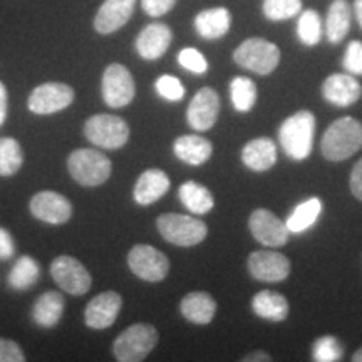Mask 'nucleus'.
<instances>
[{
    "label": "nucleus",
    "instance_id": "bb28decb",
    "mask_svg": "<svg viewBox=\"0 0 362 362\" xmlns=\"http://www.w3.org/2000/svg\"><path fill=\"white\" fill-rule=\"evenodd\" d=\"M252 309L262 319L282 322L288 315V302L282 293L262 291L252 298Z\"/></svg>",
    "mask_w": 362,
    "mask_h": 362
},
{
    "label": "nucleus",
    "instance_id": "5701e85b",
    "mask_svg": "<svg viewBox=\"0 0 362 362\" xmlns=\"http://www.w3.org/2000/svg\"><path fill=\"white\" fill-rule=\"evenodd\" d=\"M181 315L192 324L206 325L214 320L216 314L215 298L206 292H189L180 304Z\"/></svg>",
    "mask_w": 362,
    "mask_h": 362
},
{
    "label": "nucleus",
    "instance_id": "6e6552de",
    "mask_svg": "<svg viewBox=\"0 0 362 362\" xmlns=\"http://www.w3.org/2000/svg\"><path fill=\"white\" fill-rule=\"evenodd\" d=\"M128 267L136 277L146 282H161L170 272V260L165 253L151 245H134L128 253Z\"/></svg>",
    "mask_w": 362,
    "mask_h": 362
},
{
    "label": "nucleus",
    "instance_id": "9d476101",
    "mask_svg": "<svg viewBox=\"0 0 362 362\" xmlns=\"http://www.w3.org/2000/svg\"><path fill=\"white\" fill-rule=\"evenodd\" d=\"M74 101V89L64 83H45L35 88L29 96V110L34 115L47 116L69 107Z\"/></svg>",
    "mask_w": 362,
    "mask_h": 362
},
{
    "label": "nucleus",
    "instance_id": "0eeeda50",
    "mask_svg": "<svg viewBox=\"0 0 362 362\" xmlns=\"http://www.w3.org/2000/svg\"><path fill=\"white\" fill-rule=\"evenodd\" d=\"M84 134L90 143L104 149H119L129 139V126L123 117L94 115L84 124Z\"/></svg>",
    "mask_w": 362,
    "mask_h": 362
},
{
    "label": "nucleus",
    "instance_id": "393cba45",
    "mask_svg": "<svg viewBox=\"0 0 362 362\" xmlns=\"http://www.w3.org/2000/svg\"><path fill=\"white\" fill-rule=\"evenodd\" d=\"M64 314V297L59 292H45L35 300L33 319L39 327L52 329L61 322Z\"/></svg>",
    "mask_w": 362,
    "mask_h": 362
},
{
    "label": "nucleus",
    "instance_id": "a19ab883",
    "mask_svg": "<svg viewBox=\"0 0 362 362\" xmlns=\"http://www.w3.org/2000/svg\"><path fill=\"white\" fill-rule=\"evenodd\" d=\"M16 255V243L8 230L0 226V260H11Z\"/></svg>",
    "mask_w": 362,
    "mask_h": 362
},
{
    "label": "nucleus",
    "instance_id": "a211bd4d",
    "mask_svg": "<svg viewBox=\"0 0 362 362\" xmlns=\"http://www.w3.org/2000/svg\"><path fill=\"white\" fill-rule=\"evenodd\" d=\"M325 101L339 107L352 106L362 96V86L352 74H330L322 84Z\"/></svg>",
    "mask_w": 362,
    "mask_h": 362
},
{
    "label": "nucleus",
    "instance_id": "79ce46f5",
    "mask_svg": "<svg viewBox=\"0 0 362 362\" xmlns=\"http://www.w3.org/2000/svg\"><path fill=\"white\" fill-rule=\"evenodd\" d=\"M351 192L357 200L362 202V158L356 163L351 173Z\"/></svg>",
    "mask_w": 362,
    "mask_h": 362
},
{
    "label": "nucleus",
    "instance_id": "2eb2a0df",
    "mask_svg": "<svg viewBox=\"0 0 362 362\" xmlns=\"http://www.w3.org/2000/svg\"><path fill=\"white\" fill-rule=\"evenodd\" d=\"M30 214L40 221L61 225L71 220L72 205L64 194L57 192H39L30 200Z\"/></svg>",
    "mask_w": 362,
    "mask_h": 362
},
{
    "label": "nucleus",
    "instance_id": "4c0bfd02",
    "mask_svg": "<svg viewBox=\"0 0 362 362\" xmlns=\"http://www.w3.org/2000/svg\"><path fill=\"white\" fill-rule=\"evenodd\" d=\"M342 66L349 74L362 76V42H359V40L349 42L346 54H344Z\"/></svg>",
    "mask_w": 362,
    "mask_h": 362
},
{
    "label": "nucleus",
    "instance_id": "7c9ffc66",
    "mask_svg": "<svg viewBox=\"0 0 362 362\" xmlns=\"http://www.w3.org/2000/svg\"><path fill=\"white\" fill-rule=\"evenodd\" d=\"M230 98H232L233 107L238 112H248L257 103V86L252 79L238 78L232 79L230 83Z\"/></svg>",
    "mask_w": 362,
    "mask_h": 362
},
{
    "label": "nucleus",
    "instance_id": "ea45409f",
    "mask_svg": "<svg viewBox=\"0 0 362 362\" xmlns=\"http://www.w3.org/2000/svg\"><path fill=\"white\" fill-rule=\"evenodd\" d=\"M176 0H141L143 11L149 17H161L175 7Z\"/></svg>",
    "mask_w": 362,
    "mask_h": 362
},
{
    "label": "nucleus",
    "instance_id": "7ed1b4c3",
    "mask_svg": "<svg viewBox=\"0 0 362 362\" xmlns=\"http://www.w3.org/2000/svg\"><path fill=\"white\" fill-rule=\"evenodd\" d=\"M67 170L76 183L83 187H99L111 176V160L96 149H76L67 160Z\"/></svg>",
    "mask_w": 362,
    "mask_h": 362
},
{
    "label": "nucleus",
    "instance_id": "f3484780",
    "mask_svg": "<svg viewBox=\"0 0 362 362\" xmlns=\"http://www.w3.org/2000/svg\"><path fill=\"white\" fill-rule=\"evenodd\" d=\"M136 0H104L94 19V29L107 35L128 24L134 12Z\"/></svg>",
    "mask_w": 362,
    "mask_h": 362
},
{
    "label": "nucleus",
    "instance_id": "c85d7f7f",
    "mask_svg": "<svg viewBox=\"0 0 362 362\" xmlns=\"http://www.w3.org/2000/svg\"><path fill=\"white\" fill-rule=\"evenodd\" d=\"M40 277V267L33 257L24 255L16 262L8 274V285L16 291H27L34 287Z\"/></svg>",
    "mask_w": 362,
    "mask_h": 362
},
{
    "label": "nucleus",
    "instance_id": "cd10ccee",
    "mask_svg": "<svg viewBox=\"0 0 362 362\" xmlns=\"http://www.w3.org/2000/svg\"><path fill=\"white\" fill-rule=\"evenodd\" d=\"M181 203L194 215H205L215 206L214 194L210 189L197 181H185L178 189Z\"/></svg>",
    "mask_w": 362,
    "mask_h": 362
},
{
    "label": "nucleus",
    "instance_id": "9b49d317",
    "mask_svg": "<svg viewBox=\"0 0 362 362\" xmlns=\"http://www.w3.org/2000/svg\"><path fill=\"white\" fill-rule=\"evenodd\" d=\"M51 275L59 287L71 296H84L93 284L88 269L69 255H61L52 262Z\"/></svg>",
    "mask_w": 362,
    "mask_h": 362
},
{
    "label": "nucleus",
    "instance_id": "f03ea898",
    "mask_svg": "<svg viewBox=\"0 0 362 362\" xmlns=\"http://www.w3.org/2000/svg\"><path fill=\"white\" fill-rule=\"evenodd\" d=\"M315 134V116L310 111H298L288 116L280 124L279 141L285 155L292 160L302 161L312 153Z\"/></svg>",
    "mask_w": 362,
    "mask_h": 362
},
{
    "label": "nucleus",
    "instance_id": "58836bf2",
    "mask_svg": "<svg viewBox=\"0 0 362 362\" xmlns=\"http://www.w3.org/2000/svg\"><path fill=\"white\" fill-rule=\"evenodd\" d=\"M25 354L17 342L0 337V362H24Z\"/></svg>",
    "mask_w": 362,
    "mask_h": 362
},
{
    "label": "nucleus",
    "instance_id": "b1692460",
    "mask_svg": "<svg viewBox=\"0 0 362 362\" xmlns=\"http://www.w3.org/2000/svg\"><path fill=\"white\" fill-rule=\"evenodd\" d=\"M173 151L178 160L187 165L200 166L210 160L214 146L206 138L198 134H185L180 136L173 143Z\"/></svg>",
    "mask_w": 362,
    "mask_h": 362
},
{
    "label": "nucleus",
    "instance_id": "1a4fd4ad",
    "mask_svg": "<svg viewBox=\"0 0 362 362\" xmlns=\"http://www.w3.org/2000/svg\"><path fill=\"white\" fill-rule=\"evenodd\" d=\"M103 99L112 110L124 107L134 99L136 86L131 72L123 64H111L103 74Z\"/></svg>",
    "mask_w": 362,
    "mask_h": 362
},
{
    "label": "nucleus",
    "instance_id": "ddd939ff",
    "mask_svg": "<svg viewBox=\"0 0 362 362\" xmlns=\"http://www.w3.org/2000/svg\"><path fill=\"white\" fill-rule=\"evenodd\" d=\"M248 270L252 277L260 282H282L291 274V260L279 252L259 250L248 257Z\"/></svg>",
    "mask_w": 362,
    "mask_h": 362
},
{
    "label": "nucleus",
    "instance_id": "c9c22d12",
    "mask_svg": "<svg viewBox=\"0 0 362 362\" xmlns=\"http://www.w3.org/2000/svg\"><path fill=\"white\" fill-rule=\"evenodd\" d=\"M156 93L160 94L163 99H166V101H181V99L185 98V88L183 84H181V81L178 78H175V76H161V78H158L156 84Z\"/></svg>",
    "mask_w": 362,
    "mask_h": 362
},
{
    "label": "nucleus",
    "instance_id": "a878e982",
    "mask_svg": "<svg viewBox=\"0 0 362 362\" xmlns=\"http://www.w3.org/2000/svg\"><path fill=\"white\" fill-rule=\"evenodd\" d=\"M351 29V7L347 0H334L325 19V35L330 44H339L346 39Z\"/></svg>",
    "mask_w": 362,
    "mask_h": 362
},
{
    "label": "nucleus",
    "instance_id": "dca6fc26",
    "mask_svg": "<svg viewBox=\"0 0 362 362\" xmlns=\"http://www.w3.org/2000/svg\"><path fill=\"white\" fill-rule=\"evenodd\" d=\"M123 307V298L115 291L99 293L89 302L84 310V322L89 329L103 330L111 327Z\"/></svg>",
    "mask_w": 362,
    "mask_h": 362
},
{
    "label": "nucleus",
    "instance_id": "a18cd8bd",
    "mask_svg": "<svg viewBox=\"0 0 362 362\" xmlns=\"http://www.w3.org/2000/svg\"><path fill=\"white\" fill-rule=\"evenodd\" d=\"M354 13L356 19L359 22L361 29H362V0H354Z\"/></svg>",
    "mask_w": 362,
    "mask_h": 362
},
{
    "label": "nucleus",
    "instance_id": "f704fd0d",
    "mask_svg": "<svg viewBox=\"0 0 362 362\" xmlns=\"http://www.w3.org/2000/svg\"><path fill=\"white\" fill-rule=\"evenodd\" d=\"M312 357L317 362H336L342 359V346L336 337L324 336L312 346Z\"/></svg>",
    "mask_w": 362,
    "mask_h": 362
},
{
    "label": "nucleus",
    "instance_id": "39448f33",
    "mask_svg": "<svg viewBox=\"0 0 362 362\" xmlns=\"http://www.w3.org/2000/svg\"><path fill=\"white\" fill-rule=\"evenodd\" d=\"M156 228L166 242L176 247H194L208 235V226L202 220L180 214L158 216Z\"/></svg>",
    "mask_w": 362,
    "mask_h": 362
},
{
    "label": "nucleus",
    "instance_id": "6ab92c4d",
    "mask_svg": "<svg viewBox=\"0 0 362 362\" xmlns=\"http://www.w3.org/2000/svg\"><path fill=\"white\" fill-rule=\"evenodd\" d=\"M173 33L166 24L153 22L144 27L136 39V51L146 61H156L163 54L168 51Z\"/></svg>",
    "mask_w": 362,
    "mask_h": 362
},
{
    "label": "nucleus",
    "instance_id": "473e14b6",
    "mask_svg": "<svg viewBox=\"0 0 362 362\" xmlns=\"http://www.w3.org/2000/svg\"><path fill=\"white\" fill-rule=\"evenodd\" d=\"M297 35L304 45L314 47L322 39V21L315 11H304L297 22Z\"/></svg>",
    "mask_w": 362,
    "mask_h": 362
},
{
    "label": "nucleus",
    "instance_id": "20e7f679",
    "mask_svg": "<svg viewBox=\"0 0 362 362\" xmlns=\"http://www.w3.org/2000/svg\"><path fill=\"white\" fill-rule=\"evenodd\" d=\"M158 330L149 324H134L124 329L112 344V352L119 362H141L158 344Z\"/></svg>",
    "mask_w": 362,
    "mask_h": 362
},
{
    "label": "nucleus",
    "instance_id": "412c9836",
    "mask_svg": "<svg viewBox=\"0 0 362 362\" xmlns=\"http://www.w3.org/2000/svg\"><path fill=\"white\" fill-rule=\"evenodd\" d=\"M277 144L270 138L250 139L242 149V161L252 171H267L277 163Z\"/></svg>",
    "mask_w": 362,
    "mask_h": 362
},
{
    "label": "nucleus",
    "instance_id": "2f4dec72",
    "mask_svg": "<svg viewBox=\"0 0 362 362\" xmlns=\"http://www.w3.org/2000/svg\"><path fill=\"white\" fill-rule=\"evenodd\" d=\"M24 163V153L17 139L0 138V176H13Z\"/></svg>",
    "mask_w": 362,
    "mask_h": 362
},
{
    "label": "nucleus",
    "instance_id": "c756f323",
    "mask_svg": "<svg viewBox=\"0 0 362 362\" xmlns=\"http://www.w3.org/2000/svg\"><path fill=\"white\" fill-rule=\"evenodd\" d=\"M320 211H322V202L319 198H309L307 202L296 206V210L285 220V223L291 233H302L315 223Z\"/></svg>",
    "mask_w": 362,
    "mask_h": 362
},
{
    "label": "nucleus",
    "instance_id": "aec40b11",
    "mask_svg": "<svg viewBox=\"0 0 362 362\" xmlns=\"http://www.w3.org/2000/svg\"><path fill=\"white\" fill-rule=\"evenodd\" d=\"M170 185V178L165 171L158 168L146 170L141 176H139L134 185V202L143 206L153 205V203L158 202L160 198H163L168 193Z\"/></svg>",
    "mask_w": 362,
    "mask_h": 362
},
{
    "label": "nucleus",
    "instance_id": "4468645a",
    "mask_svg": "<svg viewBox=\"0 0 362 362\" xmlns=\"http://www.w3.org/2000/svg\"><path fill=\"white\" fill-rule=\"evenodd\" d=\"M220 115V96L214 88H202L187 110V121L194 131L214 128Z\"/></svg>",
    "mask_w": 362,
    "mask_h": 362
},
{
    "label": "nucleus",
    "instance_id": "423d86ee",
    "mask_svg": "<svg viewBox=\"0 0 362 362\" xmlns=\"http://www.w3.org/2000/svg\"><path fill=\"white\" fill-rule=\"evenodd\" d=\"M233 61L243 69L267 76L277 69L280 62V51L277 45L270 42V40L252 37L235 49Z\"/></svg>",
    "mask_w": 362,
    "mask_h": 362
},
{
    "label": "nucleus",
    "instance_id": "f8f14e48",
    "mask_svg": "<svg viewBox=\"0 0 362 362\" xmlns=\"http://www.w3.org/2000/svg\"><path fill=\"white\" fill-rule=\"evenodd\" d=\"M248 226H250L253 238L265 247H282L291 237L287 223L265 208L253 211L248 220Z\"/></svg>",
    "mask_w": 362,
    "mask_h": 362
},
{
    "label": "nucleus",
    "instance_id": "37998d69",
    "mask_svg": "<svg viewBox=\"0 0 362 362\" xmlns=\"http://www.w3.org/2000/svg\"><path fill=\"white\" fill-rule=\"evenodd\" d=\"M7 106H8V94L6 84L0 81V126L6 123L7 117Z\"/></svg>",
    "mask_w": 362,
    "mask_h": 362
},
{
    "label": "nucleus",
    "instance_id": "f257e3e1",
    "mask_svg": "<svg viewBox=\"0 0 362 362\" xmlns=\"http://www.w3.org/2000/svg\"><path fill=\"white\" fill-rule=\"evenodd\" d=\"M362 148V124L354 117H341L325 129L320 151L325 160L344 161Z\"/></svg>",
    "mask_w": 362,
    "mask_h": 362
},
{
    "label": "nucleus",
    "instance_id": "e433bc0d",
    "mask_svg": "<svg viewBox=\"0 0 362 362\" xmlns=\"http://www.w3.org/2000/svg\"><path fill=\"white\" fill-rule=\"evenodd\" d=\"M178 62L181 67H185L189 72H194V74H205L208 71V62L205 56L193 47L183 49L178 54Z\"/></svg>",
    "mask_w": 362,
    "mask_h": 362
},
{
    "label": "nucleus",
    "instance_id": "4be33fe9",
    "mask_svg": "<svg viewBox=\"0 0 362 362\" xmlns=\"http://www.w3.org/2000/svg\"><path fill=\"white\" fill-rule=\"evenodd\" d=\"M232 25V13L225 7L206 8L194 17V29L206 40L223 37Z\"/></svg>",
    "mask_w": 362,
    "mask_h": 362
},
{
    "label": "nucleus",
    "instance_id": "72a5a7b5",
    "mask_svg": "<svg viewBox=\"0 0 362 362\" xmlns=\"http://www.w3.org/2000/svg\"><path fill=\"white\" fill-rule=\"evenodd\" d=\"M302 0H264V13L269 21H287L300 13Z\"/></svg>",
    "mask_w": 362,
    "mask_h": 362
},
{
    "label": "nucleus",
    "instance_id": "c03bdc74",
    "mask_svg": "<svg viewBox=\"0 0 362 362\" xmlns=\"http://www.w3.org/2000/svg\"><path fill=\"white\" fill-rule=\"evenodd\" d=\"M272 357L264 351H255L243 357V362H270Z\"/></svg>",
    "mask_w": 362,
    "mask_h": 362
},
{
    "label": "nucleus",
    "instance_id": "49530a36",
    "mask_svg": "<svg viewBox=\"0 0 362 362\" xmlns=\"http://www.w3.org/2000/svg\"><path fill=\"white\" fill-rule=\"evenodd\" d=\"M352 361H354V362H362V347L354 352V356H352Z\"/></svg>",
    "mask_w": 362,
    "mask_h": 362
}]
</instances>
